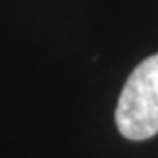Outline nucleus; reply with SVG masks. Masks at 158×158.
<instances>
[{"instance_id":"1","label":"nucleus","mask_w":158,"mask_h":158,"mask_svg":"<svg viewBox=\"0 0 158 158\" xmlns=\"http://www.w3.org/2000/svg\"><path fill=\"white\" fill-rule=\"evenodd\" d=\"M116 125L130 141H144L158 134V53L142 60L125 83Z\"/></svg>"}]
</instances>
